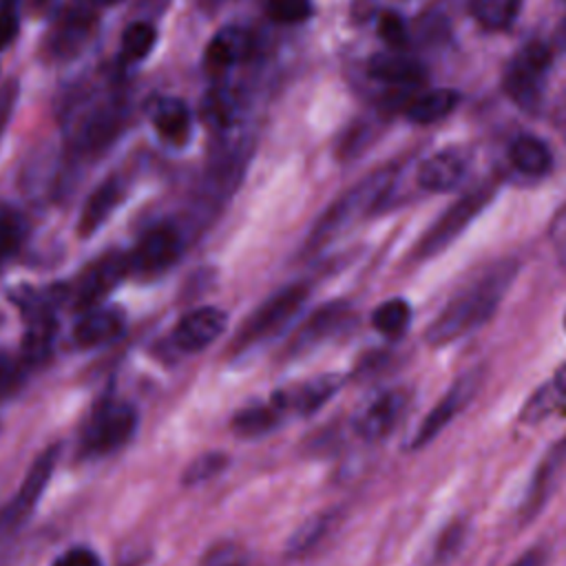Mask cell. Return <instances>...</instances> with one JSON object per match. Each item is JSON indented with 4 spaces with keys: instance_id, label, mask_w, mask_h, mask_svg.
I'll return each mask as SVG.
<instances>
[{
    "instance_id": "cell-19",
    "label": "cell",
    "mask_w": 566,
    "mask_h": 566,
    "mask_svg": "<svg viewBox=\"0 0 566 566\" xmlns=\"http://www.w3.org/2000/svg\"><path fill=\"white\" fill-rule=\"evenodd\" d=\"M122 199V186L115 177L102 181L86 199L82 214H80V234H93L115 210Z\"/></svg>"
},
{
    "instance_id": "cell-41",
    "label": "cell",
    "mask_w": 566,
    "mask_h": 566,
    "mask_svg": "<svg viewBox=\"0 0 566 566\" xmlns=\"http://www.w3.org/2000/svg\"><path fill=\"white\" fill-rule=\"evenodd\" d=\"M546 555L542 548H531L524 555H520L511 566H544Z\"/></svg>"
},
{
    "instance_id": "cell-5",
    "label": "cell",
    "mask_w": 566,
    "mask_h": 566,
    "mask_svg": "<svg viewBox=\"0 0 566 566\" xmlns=\"http://www.w3.org/2000/svg\"><path fill=\"white\" fill-rule=\"evenodd\" d=\"M57 453H60L57 447H49L46 451H42L35 458V462L27 471L20 489L7 502V506L0 511V533H11L29 520V515L38 506V502H40V497H42V493H44V489H46V484L53 475Z\"/></svg>"
},
{
    "instance_id": "cell-22",
    "label": "cell",
    "mask_w": 566,
    "mask_h": 566,
    "mask_svg": "<svg viewBox=\"0 0 566 566\" xmlns=\"http://www.w3.org/2000/svg\"><path fill=\"white\" fill-rule=\"evenodd\" d=\"M369 75L378 82L387 84H418L424 80V66L407 55L398 53H380L369 62Z\"/></svg>"
},
{
    "instance_id": "cell-10",
    "label": "cell",
    "mask_w": 566,
    "mask_h": 566,
    "mask_svg": "<svg viewBox=\"0 0 566 566\" xmlns=\"http://www.w3.org/2000/svg\"><path fill=\"white\" fill-rule=\"evenodd\" d=\"M128 270H130L128 254H122V252L102 254L95 263L88 265V270L82 274L77 283L75 307L91 310L126 276Z\"/></svg>"
},
{
    "instance_id": "cell-44",
    "label": "cell",
    "mask_w": 566,
    "mask_h": 566,
    "mask_svg": "<svg viewBox=\"0 0 566 566\" xmlns=\"http://www.w3.org/2000/svg\"><path fill=\"white\" fill-rule=\"evenodd\" d=\"M93 4H97V7H113V4H117V2H122V0H91Z\"/></svg>"
},
{
    "instance_id": "cell-14",
    "label": "cell",
    "mask_w": 566,
    "mask_h": 566,
    "mask_svg": "<svg viewBox=\"0 0 566 566\" xmlns=\"http://www.w3.org/2000/svg\"><path fill=\"white\" fill-rule=\"evenodd\" d=\"M343 385V376L338 374H325L318 378H312L294 389L279 391L276 398L283 405L285 413H296V416H310L318 411Z\"/></svg>"
},
{
    "instance_id": "cell-28",
    "label": "cell",
    "mask_w": 566,
    "mask_h": 566,
    "mask_svg": "<svg viewBox=\"0 0 566 566\" xmlns=\"http://www.w3.org/2000/svg\"><path fill=\"white\" fill-rule=\"evenodd\" d=\"M157 40V31L150 22H133L122 35V55L126 62L144 60Z\"/></svg>"
},
{
    "instance_id": "cell-21",
    "label": "cell",
    "mask_w": 566,
    "mask_h": 566,
    "mask_svg": "<svg viewBox=\"0 0 566 566\" xmlns=\"http://www.w3.org/2000/svg\"><path fill=\"white\" fill-rule=\"evenodd\" d=\"M250 49H252L250 33L239 27H228L210 40L206 49V62L212 69H226L248 57Z\"/></svg>"
},
{
    "instance_id": "cell-39",
    "label": "cell",
    "mask_w": 566,
    "mask_h": 566,
    "mask_svg": "<svg viewBox=\"0 0 566 566\" xmlns=\"http://www.w3.org/2000/svg\"><path fill=\"white\" fill-rule=\"evenodd\" d=\"M15 97H18V84L15 82H7L0 88V133H2V128L7 126V122H9L11 113H13Z\"/></svg>"
},
{
    "instance_id": "cell-42",
    "label": "cell",
    "mask_w": 566,
    "mask_h": 566,
    "mask_svg": "<svg viewBox=\"0 0 566 566\" xmlns=\"http://www.w3.org/2000/svg\"><path fill=\"white\" fill-rule=\"evenodd\" d=\"M553 389L559 394L562 400H566V365H562L553 378Z\"/></svg>"
},
{
    "instance_id": "cell-23",
    "label": "cell",
    "mask_w": 566,
    "mask_h": 566,
    "mask_svg": "<svg viewBox=\"0 0 566 566\" xmlns=\"http://www.w3.org/2000/svg\"><path fill=\"white\" fill-rule=\"evenodd\" d=\"M458 104V93L451 88H436L418 99H413L407 108V117L416 124H431L447 117Z\"/></svg>"
},
{
    "instance_id": "cell-7",
    "label": "cell",
    "mask_w": 566,
    "mask_h": 566,
    "mask_svg": "<svg viewBox=\"0 0 566 566\" xmlns=\"http://www.w3.org/2000/svg\"><path fill=\"white\" fill-rule=\"evenodd\" d=\"M482 385V369H471L462 374L449 389L447 394L436 402V407L422 418L420 427L411 436L409 447L411 449H422L429 444L433 438L440 436V431L471 402L475 391Z\"/></svg>"
},
{
    "instance_id": "cell-29",
    "label": "cell",
    "mask_w": 566,
    "mask_h": 566,
    "mask_svg": "<svg viewBox=\"0 0 566 566\" xmlns=\"http://www.w3.org/2000/svg\"><path fill=\"white\" fill-rule=\"evenodd\" d=\"M117 128H119V113L113 108H102L93 113L91 119H86V124L82 126V144L86 148H97L104 142H108Z\"/></svg>"
},
{
    "instance_id": "cell-13",
    "label": "cell",
    "mask_w": 566,
    "mask_h": 566,
    "mask_svg": "<svg viewBox=\"0 0 566 566\" xmlns=\"http://www.w3.org/2000/svg\"><path fill=\"white\" fill-rule=\"evenodd\" d=\"M564 467H566V438L555 442L548 449V453L542 458V462H539V467H537V471H535V475L528 484L524 504L520 509L522 520H531V517L537 515V511L544 506V502L548 500V495L555 486V478H559Z\"/></svg>"
},
{
    "instance_id": "cell-26",
    "label": "cell",
    "mask_w": 566,
    "mask_h": 566,
    "mask_svg": "<svg viewBox=\"0 0 566 566\" xmlns=\"http://www.w3.org/2000/svg\"><path fill=\"white\" fill-rule=\"evenodd\" d=\"M520 4L522 0H471V13L486 29H504L515 20Z\"/></svg>"
},
{
    "instance_id": "cell-3",
    "label": "cell",
    "mask_w": 566,
    "mask_h": 566,
    "mask_svg": "<svg viewBox=\"0 0 566 566\" xmlns=\"http://www.w3.org/2000/svg\"><path fill=\"white\" fill-rule=\"evenodd\" d=\"M137 427V411L126 400L106 398L97 405L82 433L86 455H106L124 447Z\"/></svg>"
},
{
    "instance_id": "cell-8",
    "label": "cell",
    "mask_w": 566,
    "mask_h": 566,
    "mask_svg": "<svg viewBox=\"0 0 566 566\" xmlns=\"http://www.w3.org/2000/svg\"><path fill=\"white\" fill-rule=\"evenodd\" d=\"M491 199V190L489 188H478L469 195H464L453 208H449L440 219L438 223L422 237L416 254L427 259V256H433L438 254L440 250H444L478 214L480 210L489 203Z\"/></svg>"
},
{
    "instance_id": "cell-17",
    "label": "cell",
    "mask_w": 566,
    "mask_h": 566,
    "mask_svg": "<svg viewBox=\"0 0 566 566\" xmlns=\"http://www.w3.org/2000/svg\"><path fill=\"white\" fill-rule=\"evenodd\" d=\"M124 329V316L115 310H97L88 312L77 321L73 329V340L80 347H99L104 343L115 340Z\"/></svg>"
},
{
    "instance_id": "cell-9",
    "label": "cell",
    "mask_w": 566,
    "mask_h": 566,
    "mask_svg": "<svg viewBox=\"0 0 566 566\" xmlns=\"http://www.w3.org/2000/svg\"><path fill=\"white\" fill-rule=\"evenodd\" d=\"M181 252V239L175 228L157 226L148 230L128 254V268L142 274H155L170 268Z\"/></svg>"
},
{
    "instance_id": "cell-45",
    "label": "cell",
    "mask_w": 566,
    "mask_h": 566,
    "mask_svg": "<svg viewBox=\"0 0 566 566\" xmlns=\"http://www.w3.org/2000/svg\"><path fill=\"white\" fill-rule=\"evenodd\" d=\"M212 566H243L241 562H232V559H221V562H214Z\"/></svg>"
},
{
    "instance_id": "cell-2",
    "label": "cell",
    "mask_w": 566,
    "mask_h": 566,
    "mask_svg": "<svg viewBox=\"0 0 566 566\" xmlns=\"http://www.w3.org/2000/svg\"><path fill=\"white\" fill-rule=\"evenodd\" d=\"M396 177L394 168H382L371 175H367L363 181H358L352 190H347L314 226L307 239V248L316 250L323 248L325 243L334 241L343 230H347L356 219L367 214L380 199L382 195L391 188Z\"/></svg>"
},
{
    "instance_id": "cell-36",
    "label": "cell",
    "mask_w": 566,
    "mask_h": 566,
    "mask_svg": "<svg viewBox=\"0 0 566 566\" xmlns=\"http://www.w3.org/2000/svg\"><path fill=\"white\" fill-rule=\"evenodd\" d=\"M234 111H237V104H234V99H232L228 93L219 91V93L210 95V99H208V115H210L214 122H219V124H230Z\"/></svg>"
},
{
    "instance_id": "cell-38",
    "label": "cell",
    "mask_w": 566,
    "mask_h": 566,
    "mask_svg": "<svg viewBox=\"0 0 566 566\" xmlns=\"http://www.w3.org/2000/svg\"><path fill=\"white\" fill-rule=\"evenodd\" d=\"M551 239L559 254V261L566 265V203L559 208V212L551 221Z\"/></svg>"
},
{
    "instance_id": "cell-12",
    "label": "cell",
    "mask_w": 566,
    "mask_h": 566,
    "mask_svg": "<svg viewBox=\"0 0 566 566\" xmlns=\"http://www.w3.org/2000/svg\"><path fill=\"white\" fill-rule=\"evenodd\" d=\"M407 409V394L396 389V391H385L380 394L354 422L356 433L367 440H382L394 431L398 420L402 418Z\"/></svg>"
},
{
    "instance_id": "cell-25",
    "label": "cell",
    "mask_w": 566,
    "mask_h": 566,
    "mask_svg": "<svg viewBox=\"0 0 566 566\" xmlns=\"http://www.w3.org/2000/svg\"><path fill=\"white\" fill-rule=\"evenodd\" d=\"M334 524H336V515L334 513H321V515L310 517L290 537L287 555L290 557H305L310 551H314L327 537V533L334 528Z\"/></svg>"
},
{
    "instance_id": "cell-40",
    "label": "cell",
    "mask_w": 566,
    "mask_h": 566,
    "mask_svg": "<svg viewBox=\"0 0 566 566\" xmlns=\"http://www.w3.org/2000/svg\"><path fill=\"white\" fill-rule=\"evenodd\" d=\"M18 33V15L15 11L7 4L0 11V49H4Z\"/></svg>"
},
{
    "instance_id": "cell-46",
    "label": "cell",
    "mask_w": 566,
    "mask_h": 566,
    "mask_svg": "<svg viewBox=\"0 0 566 566\" xmlns=\"http://www.w3.org/2000/svg\"><path fill=\"white\" fill-rule=\"evenodd\" d=\"M4 2H11V0H4Z\"/></svg>"
},
{
    "instance_id": "cell-34",
    "label": "cell",
    "mask_w": 566,
    "mask_h": 566,
    "mask_svg": "<svg viewBox=\"0 0 566 566\" xmlns=\"http://www.w3.org/2000/svg\"><path fill=\"white\" fill-rule=\"evenodd\" d=\"M24 378V360L0 352V400L11 396Z\"/></svg>"
},
{
    "instance_id": "cell-27",
    "label": "cell",
    "mask_w": 566,
    "mask_h": 566,
    "mask_svg": "<svg viewBox=\"0 0 566 566\" xmlns=\"http://www.w3.org/2000/svg\"><path fill=\"white\" fill-rule=\"evenodd\" d=\"M409 321H411V310H409V305H407L402 298H389V301H385L382 305H378V307L374 310V316H371L374 327H376L380 334L389 336V338L400 336V334L407 329Z\"/></svg>"
},
{
    "instance_id": "cell-24",
    "label": "cell",
    "mask_w": 566,
    "mask_h": 566,
    "mask_svg": "<svg viewBox=\"0 0 566 566\" xmlns=\"http://www.w3.org/2000/svg\"><path fill=\"white\" fill-rule=\"evenodd\" d=\"M511 161L517 170H522L524 175H544L551 164H553V157H551V150L544 142H539L537 137H517L511 146Z\"/></svg>"
},
{
    "instance_id": "cell-4",
    "label": "cell",
    "mask_w": 566,
    "mask_h": 566,
    "mask_svg": "<svg viewBox=\"0 0 566 566\" xmlns=\"http://www.w3.org/2000/svg\"><path fill=\"white\" fill-rule=\"evenodd\" d=\"M551 64V49L542 42H531L509 66L504 75V88L509 97L526 108L535 111L542 102L544 73Z\"/></svg>"
},
{
    "instance_id": "cell-11",
    "label": "cell",
    "mask_w": 566,
    "mask_h": 566,
    "mask_svg": "<svg viewBox=\"0 0 566 566\" xmlns=\"http://www.w3.org/2000/svg\"><path fill=\"white\" fill-rule=\"evenodd\" d=\"M228 316L219 307H199L186 314L175 327V345L181 352H201L226 329Z\"/></svg>"
},
{
    "instance_id": "cell-18",
    "label": "cell",
    "mask_w": 566,
    "mask_h": 566,
    "mask_svg": "<svg viewBox=\"0 0 566 566\" xmlns=\"http://www.w3.org/2000/svg\"><path fill=\"white\" fill-rule=\"evenodd\" d=\"M285 409L276 396L270 402L252 405L232 418V431L241 438H259L276 429L285 420Z\"/></svg>"
},
{
    "instance_id": "cell-37",
    "label": "cell",
    "mask_w": 566,
    "mask_h": 566,
    "mask_svg": "<svg viewBox=\"0 0 566 566\" xmlns=\"http://www.w3.org/2000/svg\"><path fill=\"white\" fill-rule=\"evenodd\" d=\"M51 566H102V562L91 548L75 546L64 551Z\"/></svg>"
},
{
    "instance_id": "cell-30",
    "label": "cell",
    "mask_w": 566,
    "mask_h": 566,
    "mask_svg": "<svg viewBox=\"0 0 566 566\" xmlns=\"http://www.w3.org/2000/svg\"><path fill=\"white\" fill-rule=\"evenodd\" d=\"M228 464V455L226 453H219V451H212V453H203L199 458H195L188 469L184 471V482L186 484H197V482H203V480H210L214 478L217 473H221Z\"/></svg>"
},
{
    "instance_id": "cell-33",
    "label": "cell",
    "mask_w": 566,
    "mask_h": 566,
    "mask_svg": "<svg viewBox=\"0 0 566 566\" xmlns=\"http://www.w3.org/2000/svg\"><path fill=\"white\" fill-rule=\"evenodd\" d=\"M559 400H562V398H559V394L553 389V385H551V387H542V389L526 402L524 413H522V420H524V422H537V420L546 418V416L557 407Z\"/></svg>"
},
{
    "instance_id": "cell-20",
    "label": "cell",
    "mask_w": 566,
    "mask_h": 566,
    "mask_svg": "<svg viewBox=\"0 0 566 566\" xmlns=\"http://www.w3.org/2000/svg\"><path fill=\"white\" fill-rule=\"evenodd\" d=\"M345 312L347 310L343 303H332V305H325L318 312H314L310 316V321H305L303 327L292 338L290 352H294V354L305 352V349L314 347L316 343H321L323 338H327L329 334H334L338 329V325L343 323Z\"/></svg>"
},
{
    "instance_id": "cell-16",
    "label": "cell",
    "mask_w": 566,
    "mask_h": 566,
    "mask_svg": "<svg viewBox=\"0 0 566 566\" xmlns=\"http://www.w3.org/2000/svg\"><path fill=\"white\" fill-rule=\"evenodd\" d=\"M150 119L159 137L181 146L190 137V111L177 97H161L150 111Z\"/></svg>"
},
{
    "instance_id": "cell-15",
    "label": "cell",
    "mask_w": 566,
    "mask_h": 566,
    "mask_svg": "<svg viewBox=\"0 0 566 566\" xmlns=\"http://www.w3.org/2000/svg\"><path fill=\"white\" fill-rule=\"evenodd\" d=\"M464 170H467V157L455 148H447L431 155L420 166L418 184L431 192H447L464 177Z\"/></svg>"
},
{
    "instance_id": "cell-32",
    "label": "cell",
    "mask_w": 566,
    "mask_h": 566,
    "mask_svg": "<svg viewBox=\"0 0 566 566\" xmlns=\"http://www.w3.org/2000/svg\"><path fill=\"white\" fill-rule=\"evenodd\" d=\"M310 13V0H268V15L281 24L303 22Z\"/></svg>"
},
{
    "instance_id": "cell-35",
    "label": "cell",
    "mask_w": 566,
    "mask_h": 566,
    "mask_svg": "<svg viewBox=\"0 0 566 566\" xmlns=\"http://www.w3.org/2000/svg\"><path fill=\"white\" fill-rule=\"evenodd\" d=\"M378 33H380V38L385 42H389L394 46H400L407 40V27H405V22L396 13H385L378 20Z\"/></svg>"
},
{
    "instance_id": "cell-6",
    "label": "cell",
    "mask_w": 566,
    "mask_h": 566,
    "mask_svg": "<svg viewBox=\"0 0 566 566\" xmlns=\"http://www.w3.org/2000/svg\"><path fill=\"white\" fill-rule=\"evenodd\" d=\"M307 296V285L296 283L290 285L285 290H281L279 294L270 296L243 325V329L237 336V347H248L254 345L268 336H272L274 332H279L303 305Z\"/></svg>"
},
{
    "instance_id": "cell-43",
    "label": "cell",
    "mask_w": 566,
    "mask_h": 566,
    "mask_svg": "<svg viewBox=\"0 0 566 566\" xmlns=\"http://www.w3.org/2000/svg\"><path fill=\"white\" fill-rule=\"evenodd\" d=\"M555 40H557V44H559L562 49H566V20L562 22V27H559V31H557Z\"/></svg>"
},
{
    "instance_id": "cell-31",
    "label": "cell",
    "mask_w": 566,
    "mask_h": 566,
    "mask_svg": "<svg viewBox=\"0 0 566 566\" xmlns=\"http://www.w3.org/2000/svg\"><path fill=\"white\" fill-rule=\"evenodd\" d=\"M22 239L20 214L7 206H0V263L18 248Z\"/></svg>"
},
{
    "instance_id": "cell-1",
    "label": "cell",
    "mask_w": 566,
    "mask_h": 566,
    "mask_svg": "<svg viewBox=\"0 0 566 566\" xmlns=\"http://www.w3.org/2000/svg\"><path fill=\"white\" fill-rule=\"evenodd\" d=\"M515 274L513 263H500L469 290L458 294L427 327V343L429 345H447L451 340L462 338L464 334L478 329L482 323L491 318L500 298L504 296L511 279Z\"/></svg>"
}]
</instances>
